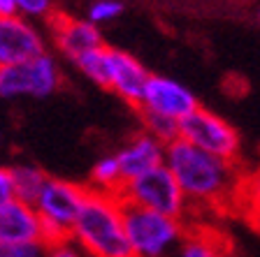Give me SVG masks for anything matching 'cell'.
<instances>
[{"instance_id":"cell-12","label":"cell","mask_w":260,"mask_h":257,"mask_svg":"<svg viewBox=\"0 0 260 257\" xmlns=\"http://www.w3.org/2000/svg\"><path fill=\"white\" fill-rule=\"evenodd\" d=\"M116 162L121 169V178L125 183L153 167L165 165V144L149 132H142L116 153Z\"/></svg>"},{"instance_id":"cell-14","label":"cell","mask_w":260,"mask_h":257,"mask_svg":"<svg viewBox=\"0 0 260 257\" xmlns=\"http://www.w3.org/2000/svg\"><path fill=\"white\" fill-rule=\"evenodd\" d=\"M225 246L228 243L207 227H198V230L188 227L184 241L179 243L168 257H216V252L223 250Z\"/></svg>"},{"instance_id":"cell-4","label":"cell","mask_w":260,"mask_h":257,"mask_svg":"<svg viewBox=\"0 0 260 257\" xmlns=\"http://www.w3.org/2000/svg\"><path fill=\"white\" fill-rule=\"evenodd\" d=\"M88 186L65 181V178L49 176L40 190L38 199L32 202L35 211L42 223V241L58 243L70 241V232L75 225V218L79 213Z\"/></svg>"},{"instance_id":"cell-16","label":"cell","mask_w":260,"mask_h":257,"mask_svg":"<svg viewBox=\"0 0 260 257\" xmlns=\"http://www.w3.org/2000/svg\"><path fill=\"white\" fill-rule=\"evenodd\" d=\"M12 171V186H14V197L26 204H32L38 199L44 181L49 178L47 171H42L35 165H14L10 167Z\"/></svg>"},{"instance_id":"cell-6","label":"cell","mask_w":260,"mask_h":257,"mask_svg":"<svg viewBox=\"0 0 260 257\" xmlns=\"http://www.w3.org/2000/svg\"><path fill=\"white\" fill-rule=\"evenodd\" d=\"M60 81L63 77L58 63L47 51L21 63L0 65V97L5 100H16V97L42 100L58 91Z\"/></svg>"},{"instance_id":"cell-26","label":"cell","mask_w":260,"mask_h":257,"mask_svg":"<svg viewBox=\"0 0 260 257\" xmlns=\"http://www.w3.org/2000/svg\"><path fill=\"white\" fill-rule=\"evenodd\" d=\"M216 257H233V255H230V250H228V246H225L223 250H218V252H216Z\"/></svg>"},{"instance_id":"cell-23","label":"cell","mask_w":260,"mask_h":257,"mask_svg":"<svg viewBox=\"0 0 260 257\" xmlns=\"http://www.w3.org/2000/svg\"><path fill=\"white\" fill-rule=\"evenodd\" d=\"M42 257H81V255L70 241H58V243H49Z\"/></svg>"},{"instance_id":"cell-18","label":"cell","mask_w":260,"mask_h":257,"mask_svg":"<svg viewBox=\"0 0 260 257\" xmlns=\"http://www.w3.org/2000/svg\"><path fill=\"white\" fill-rule=\"evenodd\" d=\"M142 123H144V130L151 137H156L162 144H170L172 139L179 137V121L168 116H158V114H149V112H140Z\"/></svg>"},{"instance_id":"cell-22","label":"cell","mask_w":260,"mask_h":257,"mask_svg":"<svg viewBox=\"0 0 260 257\" xmlns=\"http://www.w3.org/2000/svg\"><path fill=\"white\" fill-rule=\"evenodd\" d=\"M242 195H244V197H249V202L260 211V167H258V171H255V174L249 178V181L244 178Z\"/></svg>"},{"instance_id":"cell-5","label":"cell","mask_w":260,"mask_h":257,"mask_svg":"<svg viewBox=\"0 0 260 257\" xmlns=\"http://www.w3.org/2000/svg\"><path fill=\"white\" fill-rule=\"evenodd\" d=\"M116 195L121 202H130L135 206L158 211V213L172 215V218L186 220V213H188V202H186L177 178L165 165L153 167L140 176L125 181Z\"/></svg>"},{"instance_id":"cell-9","label":"cell","mask_w":260,"mask_h":257,"mask_svg":"<svg viewBox=\"0 0 260 257\" xmlns=\"http://www.w3.org/2000/svg\"><path fill=\"white\" fill-rule=\"evenodd\" d=\"M38 54H44V38L30 19L0 16V65L21 63Z\"/></svg>"},{"instance_id":"cell-15","label":"cell","mask_w":260,"mask_h":257,"mask_svg":"<svg viewBox=\"0 0 260 257\" xmlns=\"http://www.w3.org/2000/svg\"><path fill=\"white\" fill-rule=\"evenodd\" d=\"M75 65L88 81L109 91V77H112V49L109 47L103 44L98 49H91L84 56H79L75 60Z\"/></svg>"},{"instance_id":"cell-17","label":"cell","mask_w":260,"mask_h":257,"mask_svg":"<svg viewBox=\"0 0 260 257\" xmlns=\"http://www.w3.org/2000/svg\"><path fill=\"white\" fill-rule=\"evenodd\" d=\"M123 186V178H121V169L116 156H105L93 165L91 169V186L93 190H100V193H119V188Z\"/></svg>"},{"instance_id":"cell-24","label":"cell","mask_w":260,"mask_h":257,"mask_svg":"<svg viewBox=\"0 0 260 257\" xmlns=\"http://www.w3.org/2000/svg\"><path fill=\"white\" fill-rule=\"evenodd\" d=\"M14 199V186H12L10 167H0V204Z\"/></svg>"},{"instance_id":"cell-7","label":"cell","mask_w":260,"mask_h":257,"mask_svg":"<svg viewBox=\"0 0 260 257\" xmlns=\"http://www.w3.org/2000/svg\"><path fill=\"white\" fill-rule=\"evenodd\" d=\"M179 137L223 160L239 162V156H242L239 132L218 114L205 107H198L179 121Z\"/></svg>"},{"instance_id":"cell-13","label":"cell","mask_w":260,"mask_h":257,"mask_svg":"<svg viewBox=\"0 0 260 257\" xmlns=\"http://www.w3.org/2000/svg\"><path fill=\"white\" fill-rule=\"evenodd\" d=\"M42 241V223L32 204L10 199L0 204V243Z\"/></svg>"},{"instance_id":"cell-10","label":"cell","mask_w":260,"mask_h":257,"mask_svg":"<svg viewBox=\"0 0 260 257\" xmlns=\"http://www.w3.org/2000/svg\"><path fill=\"white\" fill-rule=\"evenodd\" d=\"M49 26H51V35H54L56 47L72 63L79 56L86 54V51L105 44L98 26L91 23L88 19H72V16H65V14H56L51 16Z\"/></svg>"},{"instance_id":"cell-3","label":"cell","mask_w":260,"mask_h":257,"mask_svg":"<svg viewBox=\"0 0 260 257\" xmlns=\"http://www.w3.org/2000/svg\"><path fill=\"white\" fill-rule=\"evenodd\" d=\"M121 213L133 257H168L188 232L184 218L142 209L130 202H121Z\"/></svg>"},{"instance_id":"cell-19","label":"cell","mask_w":260,"mask_h":257,"mask_svg":"<svg viewBox=\"0 0 260 257\" xmlns=\"http://www.w3.org/2000/svg\"><path fill=\"white\" fill-rule=\"evenodd\" d=\"M123 5L119 0H95L91 7H88V21L100 26V23H109L114 19H119Z\"/></svg>"},{"instance_id":"cell-8","label":"cell","mask_w":260,"mask_h":257,"mask_svg":"<svg viewBox=\"0 0 260 257\" xmlns=\"http://www.w3.org/2000/svg\"><path fill=\"white\" fill-rule=\"evenodd\" d=\"M198 107H200L198 97H195V93L190 91L188 86H184L177 79H170V77L151 75L144 86V93H142V100L137 109L181 121V118H186Z\"/></svg>"},{"instance_id":"cell-2","label":"cell","mask_w":260,"mask_h":257,"mask_svg":"<svg viewBox=\"0 0 260 257\" xmlns=\"http://www.w3.org/2000/svg\"><path fill=\"white\" fill-rule=\"evenodd\" d=\"M70 241L91 257H133L123 230L119 195L88 188L72 225Z\"/></svg>"},{"instance_id":"cell-25","label":"cell","mask_w":260,"mask_h":257,"mask_svg":"<svg viewBox=\"0 0 260 257\" xmlns=\"http://www.w3.org/2000/svg\"><path fill=\"white\" fill-rule=\"evenodd\" d=\"M10 14H16L14 0H0V16H10Z\"/></svg>"},{"instance_id":"cell-11","label":"cell","mask_w":260,"mask_h":257,"mask_svg":"<svg viewBox=\"0 0 260 257\" xmlns=\"http://www.w3.org/2000/svg\"><path fill=\"white\" fill-rule=\"evenodd\" d=\"M151 72L135 58V56L112 49V77H109V91L116 93L130 107H140L142 93Z\"/></svg>"},{"instance_id":"cell-21","label":"cell","mask_w":260,"mask_h":257,"mask_svg":"<svg viewBox=\"0 0 260 257\" xmlns=\"http://www.w3.org/2000/svg\"><path fill=\"white\" fill-rule=\"evenodd\" d=\"M14 10L23 19H44L51 14V0H14Z\"/></svg>"},{"instance_id":"cell-1","label":"cell","mask_w":260,"mask_h":257,"mask_svg":"<svg viewBox=\"0 0 260 257\" xmlns=\"http://www.w3.org/2000/svg\"><path fill=\"white\" fill-rule=\"evenodd\" d=\"M165 167L177 178L188 206H221L233 202L242 195L246 178L239 162L211 156L181 137L165 144Z\"/></svg>"},{"instance_id":"cell-20","label":"cell","mask_w":260,"mask_h":257,"mask_svg":"<svg viewBox=\"0 0 260 257\" xmlns=\"http://www.w3.org/2000/svg\"><path fill=\"white\" fill-rule=\"evenodd\" d=\"M47 250L44 241H10L0 243V257H42Z\"/></svg>"}]
</instances>
